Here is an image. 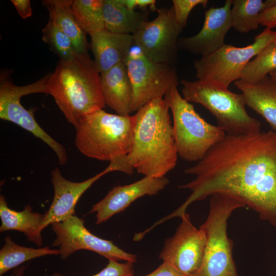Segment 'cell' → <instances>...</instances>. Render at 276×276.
I'll use <instances>...</instances> for the list:
<instances>
[{
  "mask_svg": "<svg viewBox=\"0 0 276 276\" xmlns=\"http://www.w3.org/2000/svg\"><path fill=\"white\" fill-rule=\"evenodd\" d=\"M185 172L195 177L179 188L192 193L172 213L173 217H179L194 202L223 194L276 226V132L273 130L226 134Z\"/></svg>",
  "mask_w": 276,
  "mask_h": 276,
  "instance_id": "6da1fadb",
  "label": "cell"
},
{
  "mask_svg": "<svg viewBox=\"0 0 276 276\" xmlns=\"http://www.w3.org/2000/svg\"><path fill=\"white\" fill-rule=\"evenodd\" d=\"M169 107L164 98L155 99L136 111L128 160L145 176L164 177L176 166L178 153Z\"/></svg>",
  "mask_w": 276,
  "mask_h": 276,
  "instance_id": "7a4b0ae2",
  "label": "cell"
},
{
  "mask_svg": "<svg viewBox=\"0 0 276 276\" xmlns=\"http://www.w3.org/2000/svg\"><path fill=\"white\" fill-rule=\"evenodd\" d=\"M67 121L75 127L84 116L103 109L101 74L88 54L60 59L47 84Z\"/></svg>",
  "mask_w": 276,
  "mask_h": 276,
  "instance_id": "3957f363",
  "label": "cell"
},
{
  "mask_svg": "<svg viewBox=\"0 0 276 276\" xmlns=\"http://www.w3.org/2000/svg\"><path fill=\"white\" fill-rule=\"evenodd\" d=\"M134 125V115L98 110L83 117L75 127V146L88 157L110 162L129 153Z\"/></svg>",
  "mask_w": 276,
  "mask_h": 276,
  "instance_id": "277c9868",
  "label": "cell"
},
{
  "mask_svg": "<svg viewBox=\"0 0 276 276\" xmlns=\"http://www.w3.org/2000/svg\"><path fill=\"white\" fill-rule=\"evenodd\" d=\"M182 93L188 102L198 103L216 118L218 126L226 135H238L261 131V124L245 109L242 95L208 80L182 79Z\"/></svg>",
  "mask_w": 276,
  "mask_h": 276,
  "instance_id": "5b68a950",
  "label": "cell"
},
{
  "mask_svg": "<svg viewBox=\"0 0 276 276\" xmlns=\"http://www.w3.org/2000/svg\"><path fill=\"white\" fill-rule=\"evenodd\" d=\"M173 117V136L178 155L193 162L200 160L225 133L204 120L179 93L177 86L164 96Z\"/></svg>",
  "mask_w": 276,
  "mask_h": 276,
  "instance_id": "8992f818",
  "label": "cell"
},
{
  "mask_svg": "<svg viewBox=\"0 0 276 276\" xmlns=\"http://www.w3.org/2000/svg\"><path fill=\"white\" fill-rule=\"evenodd\" d=\"M244 207L225 195L211 196L208 216L199 227L206 238L203 259L193 276H239L233 257V242L227 235V222L233 211Z\"/></svg>",
  "mask_w": 276,
  "mask_h": 276,
  "instance_id": "52a82bcc",
  "label": "cell"
},
{
  "mask_svg": "<svg viewBox=\"0 0 276 276\" xmlns=\"http://www.w3.org/2000/svg\"><path fill=\"white\" fill-rule=\"evenodd\" d=\"M275 39L276 31L266 28L247 46L239 48L225 44L212 54L194 61L196 77L198 80L213 81L228 87L240 79L248 62Z\"/></svg>",
  "mask_w": 276,
  "mask_h": 276,
  "instance_id": "ba28073f",
  "label": "cell"
},
{
  "mask_svg": "<svg viewBox=\"0 0 276 276\" xmlns=\"http://www.w3.org/2000/svg\"><path fill=\"white\" fill-rule=\"evenodd\" d=\"M50 73L34 83L17 86L12 82L10 72L1 73L0 78V118L11 122L30 132L49 146L56 154L59 164L64 165L67 156L63 146L49 135L36 121L34 109L27 110L20 102L21 97L34 93L47 94V84Z\"/></svg>",
  "mask_w": 276,
  "mask_h": 276,
  "instance_id": "9c48e42d",
  "label": "cell"
},
{
  "mask_svg": "<svg viewBox=\"0 0 276 276\" xmlns=\"http://www.w3.org/2000/svg\"><path fill=\"white\" fill-rule=\"evenodd\" d=\"M124 62L132 89V112L155 99L164 98L178 84L175 66L149 59L135 45Z\"/></svg>",
  "mask_w": 276,
  "mask_h": 276,
  "instance_id": "30bf717a",
  "label": "cell"
},
{
  "mask_svg": "<svg viewBox=\"0 0 276 276\" xmlns=\"http://www.w3.org/2000/svg\"><path fill=\"white\" fill-rule=\"evenodd\" d=\"M157 16L144 22L132 34L134 45L149 59L175 66L177 60L179 35L182 28L172 7L157 9Z\"/></svg>",
  "mask_w": 276,
  "mask_h": 276,
  "instance_id": "8fae6325",
  "label": "cell"
},
{
  "mask_svg": "<svg viewBox=\"0 0 276 276\" xmlns=\"http://www.w3.org/2000/svg\"><path fill=\"white\" fill-rule=\"evenodd\" d=\"M51 226L56 235L52 246L59 247L61 259H66L77 250L86 249L108 260H124L132 263L136 260V256L124 251L111 241L93 234L85 227L84 221L75 215Z\"/></svg>",
  "mask_w": 276,
  "mask_h": 276,
  "instance_id": "7c38bea8",
  "label": "cell"
},
{
  "mask_svg": "<svg viewBox=\"0 0 276 276\" xmlns=\"http://www.w3.org/2000/svg\"><path fill=\"white\" fill-rule=\"evenodd\" d=\"M172 237L167 239L159 258L183 276H193L199 270L204 255L206 238L200 228L192 223L186 212Z\"/></svg>",
  "mask_w": 276,
  "mask_h": 276,
  "instance_id": "4fadbf2b",
  "label": "cell"
},
{
  "mask_svg": "<svg viewBox=\"0 0 276 276\" xmlns=\"http://www.w3.org/2000/svg\"><path fill=\"white\" fill-rule=\"evenodd\" d=\"M232 0H226L219 8L211 7L204 13L201 30L196 35L179 39L178 47L201 57L209 55L226 43L225 37L232 28Z\"/></svg>",
  "mask_w": 276,
  "mask_h": 276,
  "instance_id": "5bb4252c",
  "label": "cell"
},
{
  "mask_svg": "<svg viewBox=\"0 0 276 276\" xmlns=\"http://www.w3.org/2000/svg\"><path fill=\"white\" fill-rule=\"evenodd\" d=\"M169 183L165 176H145L129 185L115 186L101 200L93 205L90 213H96V223L99 224L123 211L137 199L157 194Z\"/></svg>",
  "mask_w": 276,
  "mask_h": 276,
  "instance_id": "9a60e30c",
  "label": "cell"
},
{
  "mask_svg": "<svg viewBox=\"0 0 276 276\" xmlns=\"http://www.w3.org/2000/svg\"><path fill=\"white\" fill-rule=\"evenodd\" d=\"M109 173L106 168L103 171L81 182H74L64 178L58 168L51 171V182L54 195L46 213L40 231L54 223L63 221L74 215L76 205L82 195L97 180Z\"/></svg>",
  "mask_w": 276,
  "mask_h": 276,
  "instance_id": "2e32d148",
  "label": "cell"
},
{
  "mask_svg": "<svg viewBox=\"0 0 276 276\" xmlns=\"http://www.w3.org/2000/svg\"><path fill=\"white\" fill-rule=\"evenodd\" d=\"M90 35L89 47L96 67L100 74L123 62L134 45L133 35L113 33L106 29Z\"/></svg>",
  "mask_w": 276,
  "mask_h": 276,
  "instance_id": "e0dca14e",
  "label": "cell"
},
{
  "mask_svg": "<svg viewBox=\"0 0 276 276\" xmlns=\"http://www.w3.org/2000/svg\"><path fill=\"white\" fill-rule=\"evenodd\" d=\"M101 78L105 105L119 115L130 116L132 112V89L124 62L101 74Z\"/></svg>",
  "mask_w": 276,
  "mask_h": 276,
  "instance_id": "ac0fdd59",
  "label": "cell"
},
{
  "mask_svg": "<svg viewBox=\"0 0 276 276\" xmlns=\"http://www.w3.org/2000/svg\"><path fill=\"white\" fill-rule=\"evenodd\" d=\"M234 85L241 91L245 104L262 116L276 132V83L269 75L255 83L239 79Z\"/></svg>",
  "mask_w": 276,
  "mask_h": 276,
  "instance_id": "d6986e66",
  "label": "cell"
},
{
  "mask_svg": "<svg viewBox=\"0 0 276 276\" xmlns=\"http://www.w3.org/2000/svg\"><path fill=\"white\" fill-rule=\"evenodd\" d=\"M0 232L10 230L19 231L25 234L28 241L40 247L42 244L40 227L44 214L32 211L30 205H26L24 210L16 211L10 209L5 197L0 196Z\"/></svg>",
  "mask_w": 276,
  "mask_h": 276,
  "instance_id": "ffe728a7",
  "label": "cell"
},
{
  "mask_svg": "<svg viewBox=\"0 0 276 276\" xmlns=\"http://www.w3.org/2000/svg\"><path fill=\"white\" fill-rule=\"evenodd\" d=\"M72 0H44L50 19L54 22L70 38L78 54H87L86 33L76 18L71 6Z\"/></svg>",
  "mask_w": 276,
  "mask_h": 276,
  "instance_id": "44dd1931",
  "label": "cell"
},
{
  "mask_svg": "<svg viewBox=\"0 0 276 276\" xmlns=\"http://www.w3.org/2000/svg\"><path fill=\"white\" fill-rule=\"evenodd\" d=\"M102 14L105 29L116 33L132 35L148 21V13L131 10L122 0H103Z\"/></svg>",
  "mask_w": 276,
  "mask_h": 276,
  "instance_id": "7402d4cb",
  "label": "cell"
},
{
  "mask_svg": "<svg viewBox=\"0 0 276 276\" xmlns=\"http://www.w3.org/2000/svg\"><path fill=\"white\" fill-rule=\"evenodd\" d=\"M232 28L242 33L256 30L261 14L276 5V0H232Z\"/></svg>",
  "mask_w": 276,
  "mask_h": 276,
  "instance_id": "603a6c76",
  "label": "cell"
},
{
  "mask_svg": "<svg viewBox=\"0 0 276 276\" xmlns=\"http://www.w3.org/2000/svg\"><path fill=\"white\" fill-rule=\"evenodd\" d=\"M0 250V275L29 260L47 255H60L59 249L48 246L34 248L21 246L8 236Z\"/></svg>",
  "mask_w": 276,
  "mask_h": 276,
  "instance_id": "cb8c5ba5",
  "label": "cell"
},
{
  "mask_svg": "<svg viewBox=\"0 0 276 276\" xmlns=\"http://www.w3.org/2000/svg\"><path fill=\"white\" fill-rule=\"evenodd\" d=\"M103 0H72L73 13L82 28L90 35L105 29Z\"/></svg>",
  "mask_w": 276,
  "mask_h": 276,
  "instance_id": "d4e9b609",
  "label": "cell"
},
{
  "mask_svg": "<svg viewBox=\"0 0 276 276\" xmlns=\"http://www.w3.org/2000/svg\"><path fill=\"white\" fill-rule=\"evenodd\" d=\"M276 70V39L266 46L243 70L240 79L248 83H256Z\"/></svg>",
  "mask_w": 276,
  "mask_h": 276,
  "instance_id": "484cf974",
  "label": "cell"
},
{
  "mask_svg": "<svg viewBox=\"0 0 276 276\" xmlns=\"http://www.w3.org/2000/svg\"><path fill=\"white\" fill-rule=\"evenodd\" d=\"M42 39L60 59H68L77 54L70 38L50 19L42 30Z\"/></svg>",
  "mask_w": 276,
  "mask_h": 276,
  "instance_id": "4316f807",
  "label": "cell"
},
{
  "mask_svg": "<svg viewBox=\"0 0 276 276\" xmlns=\"http://www.w3.org/2000/svg\"><path fill=\"white\" fill-rule=\"evenodd\" d=\"M207 0H173V8L176 19L179 25L183 29L186 26L188 16L192 9L197 6L205 8Z\"/></svg>",
  "mask_w": 276,
  "mask_h": 276,
  "instance_id": "83f0119b",
  "label": "cell"
},
{
  "mask_svg": "<svg viewBox=\"0 0 276 276\" xmlns=\"http://www.w3.org/2000/svg\"><path fill=\"white\" fill-rule=\"evenodd\" d=\"M106 266L99 272L92 276H133V263L126 261L121 263L109 260ZM52 276H65L54 273Z\"/></svg>",
  "mask_w": 276,
  "mask_h": 276,
  "instance_id": "f1b7e54d",
  "label": "cell"
},
{
  "mask_svg": "<svg viewBox=\"0 0 276 276\" xmlns=\"http://www.w3.org/2000/svg\"><path fill=\"white\" fill-rule=\"evenodd\" d=\"M107 168L110 172L120 171L128 175H131L134 170L128 160L127 154L120 156L110 161Z\"/></svg>",
  "mask_w": 276,
  "mask_h": 276,
  "instance_id": "f546056e",
  "label": "cell"
},
{
  "mask_svg": "<svg viewBox=\"0 0 276 276\" xmlns=\"http://www.w3.org/2000/svg\"><path fill=\"white\" fill-rule=\"evenodd\" d=\"M260 25L270 29L276 28V5L261 14Z\"/></svg>",
  "mask_w": 276,
  "mask_h": 276,
  "instance_id": "4dcf8cb0",
  "label": "cell"
},
{
  "mask_svg": "<svg viewBox=\"0 0 276 276\" xmlns=\"http://www.w3.org/2000/svg\"><path fill=\"white\" fill-rule=\"evenodd\" d=\"M11 2L22 18L26 19L32 16V11L29 0H11Z\"/></svg>",
  "mask_w": 276,
  "mask_h": 276,
  "instance_id": "1f68e13d",
  "label": "cell"
},
{
  "mask_svg": "<svg viewBox=\"0 0 276 276\" xmlns=\"http://www.w3.org/2000/svg\"><path fill=\"white\" fill-rule=\"evenodd\" d=\"M144 276H183L167 263L163 262L157 268Z\"/></svg>",
  "mask_w": 276,
  "mask_h": 276,
  "instance_id": "d6a6232c",
  "label": "cell"
},
{
  "mask_svg": "<svg viewBox=\"0 0 276 276\" xmlns=\"http://www.w3.org/2000/svg\"><path fill=\"white\" fill-rule=\"evenodd\" d=\"M123 3L129 9L134 10L138 7L141 9L150 8L152 10H157L154 0H122Z\"/></svg>",
  "mask_w": 276,
  "mask_h": 276,
  "instance_id": "836d02e7",
  "label": "cell"
},
{
  "mask_svg": "<svg viewBox=\"0 0 276 276\" xmlns=\"http://www.w3.org/2000/svg\"><path fill=\"white\" fill-rule=\"evenodd\" d=\"M27 265H22L15 268L10 276H24Z\"/></svg>",
  "mask_w": 276,
  "mask_h": 276,
  "instance_id": "e575fe53",
  "label": "cell"
},
{
  "mask_svg": "<svg viewBox=\"0 0 276 276\" xmlns=\"http://www.w3.org/2000/svg\"><path fill=\"white\" fill-rule=\"evenodd\" d=\"M271 79L276 83V70L272 71L269 74Z\"/></svg>",
  "mask_w": 276,
  "mask_h": 276,
  "instance_id": "d590c367",
  "label": "cell"
}]
</instances>
